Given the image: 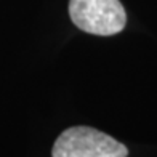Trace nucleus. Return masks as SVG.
<instances>
[{
  "mask_svg": "<svg viewBox=\"0 0 157 157\" xmlns=\"http://www.w3.org/2000/svg\"><path fill=\"white\" fill-rule=\"evenodd\" d=\"M120 141L91 127H71L56 138L52 157H127Z\"/></svg>",
  "mask_w": 157,
  "mask_h": 157,
  "instance_id": "obj_1",
  "label": "nucleus"
},
{
  "mask_svg": "<svg viewBox=\"0 0 157 157\" xmlns=\"http://www.w3.org/2000/svg\"><path fill=\"white\" fill-rule=\"evenodd\" d=\"M72 23L93 35H116L124 31L127 15L119 0H69Z\"/></svg>",
  "mask_w": 157,
  "mask_h": 157,
  "instance_id": "obj_2",
  "label": "nucleus"
}]
</instances>
